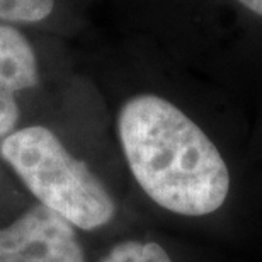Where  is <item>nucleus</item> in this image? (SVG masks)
Returning a JSON list of instances; mask_svg holds the SVG:
<instances>
[{
  "label": "nucleus",
  "mask_w": 262,
  "mask_h": 262,
  "mask_svg": "<svg viewBox=\"0 0 262 262\" xmlns=\"http://www.w3.org/2000/svg\"><path fill=\"white\" fill-rule=\"evenodd\" d=\"M38 83V63L29 41L10 26L0 24V136L19 119L14 94Z\"/></svg>",
  "instance_id": "nucleus-4"
},
{
  "label": "nucleus",
  "mask_w": 262,
  "mask_h": 262,
  "mask_svg": "<svg viewBox=\"0 0 262 262\" xmlns=\"http://www.w3.org/2000/svg\"><path fill=\"white\" fill-rule=\"evenodd\" d=\"M101 262H176L164 245L151 240H123Z\"/></svg>",
  "instance_id": "nucleus-5"
},
{
  "label": "nucleus",
  "mask_w": 262,
  "mask_h": 262,
  "mask_svg": "<svg viewBox=\"0 0 262 262\" xmlns=\"http://www.w3.org/2000/svg\"><path fill=\"white\" fill-rule=\"evenodd\" d=\"M238 4H242L244 7H247L250 12L257 14L262 17V0H237Z\"/></svg>",
  "instance_id": "nucleus-7"
},
{
  "label": "nucleus",
  "mask_w": 262,
  "mask_h": 262,
  "mask_svg": "<svg viewBox=\"0 0 262 262\" xmlns=\"http://www.w3.org/2000/svg\"><path fill=\"white\" fill-rule=\"evenodd\" d=\"M0 262H85V255L73 225L39 204L0 228Z\"/></svg>",
  "instance_id": "nucleus-3"
},
{
  "label": "nucleus",
  "mask_w": 262,
  "mask_h": 262,
  "mask_svg": "<svg viewBox=\"0 0 262 262\" xmlns=\"http://www.w3.org/2000/svg\"><path fill=\"white\" fill-rule=\"evenodd\" d=\"M118 135L136 184L159 208L186 220H209L227 208L233 194L230 164L169 99H128L118 114Z\"/></svg>",
  "instance_id": "nucleus-1"
},
{
  "label": "nucleus",
  "mask_w": 262,
  "mask_h": 262,
  "mask_svg": "<svg viewBox=\"0 0 262 262\" xmlns=\"http://www.w3.org/2000/svg\"><path fill=\"white\" fill-rule=\"evenodd\" d=\"M55 0H0V19L9 23H39L51 14Z\"/></svg>",
  "instance_id": "nucleus-6"
},
{
  "label": "nucleus",
  "mask_w": 262,
  "mask_h": 262,
  "mask_svg": "<svg viewBox=\"0 0 262 262\" xmlns=\"http://www.w3.org/2000/svg\"><path fill=\"white\" fill-rule=\"evenodd\" d=\"M0 154L41 201L73 227L97 230L114 218L116 204L106 186L45 126L9 135Z\"/></svg>",
  "instance_id": "nucleus-2"
}]
</instances>
